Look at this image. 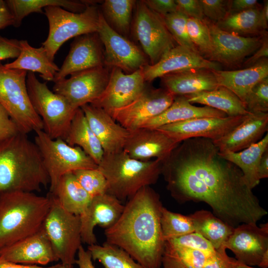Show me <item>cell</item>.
<instances>
[{
    "mask_svg": "<svg viewBox=\"0 0 268 268\" xmlns=\"http://www.w3.org/2000/svg\"><path fill=\"white\" fill-rule=\"evenodd\" d=\"M161 174L176 201L205 202L215 216L234 228L257 224L268 214L241 170L222 157L210 139L180 142L162 161Z\"/></svg>",
    "mask_w": 268,
    "mask_h": 268,
    "instance_id": "6da1fadb",
    "label": "cell"
},
{
    "mask_svg": "<svg viewBox=\"0 0 268 268\" xmlns=\"http://www.w3.org/2000/svg\"><path fill=\"white\" fill-rule=\"evenodd\" d=\"M159 195L149 186L129 199L117 221L105 230L106 242L127 252L145 268H161L165 241Z\"/></svg>",
    "mask_w": 268,
    "mask_h": 268,
    "instance_id": "7a4b0ae2",
    "label": "cell"
},
{
    "mask_svg": "<svg viewBox=\"0 0 268 268\" xmlns=\"http://www.w3.org/2000/svg\"><path fill=\"white\" fill-rule=\"evenodd\" d=\"M50 184L40 151L27 134L19 132L0 142V196L39 192Z\"/></svg>",
    "mask_w": 268,
    "mask_h": 268,
    "instance_id": "3957f363",
    "label": "cell"
},
{
    "mask_svg": "<svg viewBox=\"0 0 268 268\" xmlns=\"http://www.w3.org/2000/svg\"><path fill=\"white\" fill-rule=\"evenodd\" d=\"M51 205L50 195L13 191L0 196V251L39 231Z\"/></svg>",
    "mask_w": 268,
    "mask_h": 268,
    "instance_id": "277c9868",
    "label": "cell"
},
{
    "mask_svg": "<svg viewBox=\"0 0 268 268\" xmlns=\"http://www.w3.org/2000/svg\"><path fill=\"white\" fill-rule=\"evenodd\" d=\"M159 159L139 160L123 150L104 154L98 168L107 183V193L119 200L130 199L141 188L155 183L162 172Z\"/></svg>",
    "mask_w": 268,
    "mask_h": 268,
    "instance_id": "5b68a950",
    "label": "cell"
},
{
    "mask_svg": "<svg viewBox=\"0 0 268 268\" xmlns=\"http://www.w3.org/2000/svg\"><path fill=\"white\" fill-rule=\"evenodd\" d=\"M26 70L6 67L0 62V105L19 132L27 134L43 130L41 118L31 103L26 86Z\"/></svg>",
    "mask_w": 268,
    "mask_h": 268,
    "instance_id": "8992f818",
    "label": "cell"
},
{
    "mask_svg": "<svg viewBox=\"0 0 268 268\" xmlns=\"http://www.w3.org/2000/svg\"><path fill=\"white\" fill-rule=\"evenodd\" d=\"M26 86L32 106L42 121L43 131L52 139H64L77 109L64 96L50 90L34 72L27 73Z\"/></svg>",
    "mask_w": 268,
    "mask_h": 268,
    "instance_id": "52a82bcc",
    "label": "cell"
},
{
    "mask_svg": "<svg viewBox=\"0 0 268 268\" xmlns=\"http://www.w3.org/2000/svg\"><path fill=\"white\" fill-rule=\"evenodd\" d=\"M44 10L49 28L48 37L42 46L53 60L60 48L68 40L97 32L100 13L97 3L89 5L81 13L72 12L57 6H47Z\"/></svg>",
    "mask_w": 268,
    "mask_h": 268,
    "instance_id": "ba28073f",
    "label": "cell"
},
{
    "mask_svg": "<svg viewBox=\"0 0 268 268\" xmlns=\"http://www.w3.org/2000/svg\"><path fill=\"white\" fill-rule=\"evenodd\" d=\"M35 132L34 142L49 177L50 193L63 175L80 169L98 168L94 161L79 147L70 146L62 138L52 139L43 130Z\"/></svg>",
    "mask_w": 268,
    "mask_h": 268,
    "instance_id": "9c48e42d",
    "label": "cell"
},
{
    "mask_svg": "<svg viewBox=\"0 0 268 268\" xmlns=\"http://www.w3.org/2000/svg\"><path fill=\"white\" fill-rule=\"evenodd\" d=\"M51 205L43 228L61 264L73 265L82 245L79 216L66 211L50 193Z\"/></svg>",
    "mask_w": 268,
    "mask_h": 268,
    "instance_id": "30bf717a",
    "label": "cell"
},
{
    "mask_svg": "<svg viewBox=\"0 0 268 268\" xmlns=\"http://www.w3.org/2000/svg\"><path fill=\"white\" fill-rule=\"evenodd\" d=\"M131 28L141 45L149 65L157 63L176 42L167 28L162 16L153 11L142 0H136Z\"/></svg>",
    "mask_w": 268,
    "mask_h": 268,
    "instance_id": "8fae6325",
    "label": "cell"
},
{
    "mask_svg": "<svg viewBox=\"0 0 268 268\" xmlns=\"http://www.w3.org/2000/svg\"><path fill=\"white\" fill-rule=\"evenodd\" d=\"M111 69L104 66L73 73L54 82L53 91L64 96L74 109L91 104L104 92Z\"/></svg>",
    "mask_w": 268,
    "mask_h": 268,
    "instance_id": "7c38bea8",
    "label": "cell"
},
{
    "mask_svg": "<svg viewBox=\"0 0 268 268\" xmlns=\"http://www.w3.org/2000/svg\"><path fill=\"white\" fill-rule=\"evenodd\" d=\"M97 32L103 46L105 66L132 73L149 64L142 49L113 30L104 19L100 9Z\"/></svg>",
    "mask_w": 268,
    "mask_h": 268,
    "instance_id": "4fadbf2b",
    "label": "cell"
},
{
    "mask_svg": "<svg viewBox=\"0 0 268 268\" xmlns=\"http://www.w3.org/2000/svg\"><path fill=\"white\" fill-rule=\"evenodd\" d=\"M174 98L165 88L146 85L133 102L110 115L120 125L132 131L142 128L148 121L162 113L171 105Z\"/></svg>",
    "mask_w": 268,
    "mask_h": 268,
    "instance_id": "5bb4252c",
    "label": "cell"
},
{
    "mask_svg": "<svg viewBox=\"0 0 268 268\" xmlns=\"http://www.w3.org/2000/svg\"><path fill=\"white\" fill-rule=\"evenodd\" d=\"M207 26L212 51L209 60L229 67H238L245 59L261 46L265 34L243 37L223 30L206 18L202 20Z\"/></svg>",
    "mask_w": 268,
    "mask_h": 268,
    "instance_id": "9a60e30c",
    "label": "cell"
},
{
    "mask_svg": "<svg viewBox=\"0 0 268 268\" xmlns=\"http://www.w3.org/2000/svg\"><path fill=\"white\" fill-rule=\"evenodd\" d=\"M248 115L224 118H195L164 125L155 129L178 143L196 137L214 140L232 131L241 124Z\"/></svg>",
    "mask_w": 268,
    "mask_h": 268,
    "instance_id": "2e32d148",
    "label": "cell"
},
{
    "mask_svg": "<svg viewBox=\"0 0 268 268\" xmlns=\"http://www.w3.org/2000/svg\"><path fill=\"white\" fill-rule=\"evenodd\" d=\"M146 86L142 68L126 73L119 68L112 67L104 92L91 105L101 108L110 114L133 102Z\"/></svg>",
    "mask_w": 268,
    "mask_h": 268,
    "instance_id": "e0dca14e",
    "label": "cell"
},
{
    "mask_svg": "<svg viewBox=\"0 0 268 268\" xmlns=\"http://www.w3.org/2000/svg\"><path fill=\"white\" fill-rule=\"evenodd\" d=\"M235 259L246 265L258 266L264 254L268 251V223H242L234 230L224 245Z\"/></svg>",
    "mask_w": 268,
    "mask_h": 268,
    "instance_id": "ac0fdd59",
    "label": "cell"
},
{
    "mask_svg": "<svg viewBox=\"0 0 268 268\" xmlns=\"http://www.w3.org/2000/svg\"><path fill=\"white\" fill-rule=\"evenodd\" d=\"M104 48L97 32L74 38L53 82L84 70L104 66Z\"/></svg>",
    "mask_w": 268,
    "mask_h": 268,
    "instance_id": "d6986e66",
    "label": "cell"
},
{
    "mask_svg": "<svg viewBox=\"0 0 268 268\" xmlns=\"http://www.w3.org/2000/svg\"><path fill=\"white\" fill-rule=\"evenodd\" d=\"M237 261L226 250L207 253L165 241L162 268H236Z\"/></svg>",
    "mask_w": 268,
    "mask_h": 268,
    "instance_id": "ffe728a7",
    "label": "cell"
},
{
    "mask_svg": "<svg viewBox=\"0 0 268 268\" xmlns=\"http://www.w3.org/2000/svg\"><path fill=\"white\" fill-rule=\"evenodd\" d=\"M192 68L221 70V65L203 58L187 47L177 45L165 53L156 64L142 67L146 82L170 73Z\"/></svg>",
    "mask_w": 268,
    "mask_h": 268,
    "instance_id": "44dd1931",
    "label": "cell"
},
{
    "mask_svg": "<svg viewBox=\"0 0 268 268\" xmlns=\"http://www.w3.org/2000/svg\"><path fill=\"white\" fill-rule=\"evenodd\" d=\"M125 205L113 196L106 193L92 198L90 203L80 217L82 242L88 246L96 244L94 232L96 226L107 229L119 219Z\"/></svg>",
    "mask_w": 268,
    "mask_h": 268,
    "instance_id": "7402d4cb",
    "label": "cell"
},
{
    "mask_svg": "<svg viewBox=\"0 0 268 268\" xmlns=\"http://www.w3.org/2000/svg\"><path fill=\"white\" fill-rule=\"evenodd\" d=\"M179 143L157 129L141 128L130 131L123 150L137 160L163 161Z\"/></svg>",
    "mask_w": 268,
    "mask_h": 268,
    "instance_id": "603a6c76",
    "label": "cell"
},
{
    "mask_svg": "<svg viewBox=\"0 0 268 268\" xmlns=\"http://www.w3.org/2000/svg\"><path fill=\"white\" fill-rule=\"evenodd\" d=\"M0 258L28 265H46L59 261L43 227L35 234L1 250Z\"/></svg>",
    "mask_w": 268,
    "mask_h": 268,
    "instance_id": "cb8c5ba5",
    "label": "cell"
},
{
    "mask_svg": "<svg viewBox=\"0 0 268 268\" xmlns=\"http://www.w3.org/2000/svg\"><path fill=\"white\" fill-rule=\"evenodd\" d=\"M91 129L99 140L104 154L123 150L130 131L118 123L103 109L91 104L80 107Z\"/></svg>",
    "mask_w": 268,
    "mask_h": 268,
    "instance_id": "d4e9b609",
    "label": "cell"
},
{
    "mask_svg": "<svg viewBox=\"0 0 268 268\" xmlns=\"http://www.w3.org/2000/svg\"><path fill=\"white\" fill-rule=\"evenodd\" d=\"M268 129V113H250L228 134L212 141L220 153L238 152L261 140Z\"/></svg>",
    "mask_w": 268,
    "mask_h": 268,
    "instance_id": "484cf974",
    "label": "cell"
},
{
    "mask_svg": "<svg viewBox=\"0 0 268 268\" xmlns=\"http://www.w3.org/2000/svg\"><path fill=\"white\" fill-rule=\"evenodd\" d=\"M160 78L164 88L175 96L210 91L219 86L212 70L206 68H192L170 73Z\"/></svg>",
    "mask_w": 268,
    "mask_h": 268,
    "instance_id": "4316f807",
    "label": "cell"
},
{
    "mask_svg": "<svg viewBox=\"0 0 268 268\" xmlns=\"http://www.w3.org/2000/svg\"><path fill=\"white\" fill-rule=\"evenodd\" d=\"M219 86L236 95L244 103L253 87L268 77V59L264 58L246 68L234 70H212Z\"/></svg>",
    "mask_w": 268,
    "mask_h": 268,
    "instance_id": "83f0119b",
    "label": "cell"
},
{
    "mask_svg": "<svg viewBox=\"0 0 268 268\" xmlns=\"http://www.w3.org/2000/svg\"><path fill=\"white\" fill-rule=\"evenodd\" d=\"M227 116L223 112L206 106L193 105L185 96H175L173 102L167 109L148 121L142 128L155 129L164 125L195 118Z\"/></svg>",
    "mask_w": 268,
    "mask_h": 268,
    "instance_id": "f1b7e54d",
    "label": "cell"
},
{
    "mask_svg": "<svg viewBox=\"0 0 268 268\" xmlns=\"http://www.w3.org/2000/svg\"><path fill=\"white\" fill-rule=\"evenodd\" d=\"M20 53L13 62L6 64L8 68L37 72L45 80L53 81L60 68L48 56L42 46L39 48L32 47L27 40H20Z\"/></svg>",
    "mask_w": 268,
    "mask_h": 268,
    "instance_id": "f546056e",
    "label": "cell"
},
{
    "mask_svg": "<svg viewBox=\"0 0 268 268\" xmlns=\"http://www.w3.org/2000/svg\"><path fill=\"white\" fill-rule=\"evenodd\" d=\"M64 140L70 146L81 148L98 165L101 162L103 149L80 108L76 110Z\"/></svg>",
    "mask_w": 268,
    "mask_h": 268,
    "instance_id": "4dcf8cb0",
    "label": "cell"
},
{
    "mask_svg": "<svg viewBox=\"0 0 268 268\" xmlns=\"http://www.w3.org/2000/svg\"><path fill=\"white\" fill-rule=\"evenodd\" d=\"M13 19V26L18 27L24 18L33 12L44 13L43 8L49 6H60L74 13L83 12L95 0H5Z\"/></svg>",
    "mask_w": 268,
    "mask_h": 268,
    "instance_id": "1f68e13d",
    "label": "cell"
},
{
    "mask_svg": "<svg viewBox=\"0 0 268 268\" xmlns=\"http://www.w3.org/2000/svg\"><path fill=\"white\" fill-rule=\"evenodd\" d=\"M50 193L66 211L79 216L85 212L92 199L73 173L63 175Z\"/></svg>",
    "mask_w": 268,
    "mask_h": 268,
    "instance_id": "d6a6232c",
    "label": "cell"
},
{
    "mask_svg": "<svg viewBox=\"0 0 268 268\" xmlns=\"http://www.w3.org/2000/svg\"><path fill=\"white\" fill-rule=\"evenodd\" d=\"M185 96L191 104L204 105L222 111L227 116H244L250 113L236 95L222 86L212 90L201 91Z\"/></svg>",
    "mask_w": 268,
    "mask_h": 268,
    "instance_id": "836d02e7",
    "label": "cell"
},
{
    "mask_svg": "<svg viewBox=\"0 0 268 268\" xmlns=\"http://www.w3.org/2000/svg\"><path fill=\"white\" fill-rule=\"evenodd\" d=\"M268 149V134L267 133L259 141L244 150L219 154L241 170L246 183L253 190L260 183L258 176V165L263 154Z\"/></svg>",
    "mask_w": 268,
    "mask_h": 268,
    "instance_id": "e575fe53",
    "label": "cell"
},
{
    "mask_svg": "<svg viewBox=\"0 0 268 268\" xmlns=\"http://www.w3.org/2000/svg\"><path fill=\"white\" fill-rule=\"evenodd\" d=\"M189 216L192 221L195 232L209 241L216 250H226L224 245L234 227L206 210H197Z\"/></svg>",
    "mask_w": 268,
    "mask_h": 268,
    "instance_id": "d590c367",
    "label": "cell"
},
{
    "mask_svg": "<svg viewBox=\"0 0 268 268\" xmlns=\"http://www.w3.org/2000/svg\"><path fill=\"white\" fill-rule=\"evenodd\" d=\"M135 2L134 0H105L99 6L108 25L127 38L131 29L133 11Z\"/></svg>",
    "mask_w": 268,
    "mask_h": 268,
    "instance_id": "8d00e7d4",
    "label": "cell"
},
{
    "mask_svg": "<svg viewBox=\"0 0 268 268\" xmlns=\"http://www.w3.org/2000/svg\"><path fill=\"white\" fill-rule=\"evenodd\" d=\"M262 6L228 14L223 20L215 24L223 30L241 36L261 35L267 31L263 30L260 25V13Z\"/></svg>",
    "mask_w": 268,
    "mask_h": 268,
    "instance_id": "74e56055",
    "label": "cell"
},
{
    "mask_svg": "<svg viewBox=\"0 0 268 268\" xmlns=\"http://www.w3.org/2000/svg\"><path fill=\"white\" fill-rule=\"evenodd\" d=\"M93 261H98L103 268H145L127 252L106 242L102 245L88 246Z\"/></svg>",
    "mask_w": 268,
    "mask_h": 268,
    "instance_id": "f35d334b",
    "label": "cell"
},
{
    "mask_svg": "<svg viewBox=\"0 0 268 268\" xmlns=\"http://www.w3.org/2000/svg\"><path fill=\"white\" fill-rule=\"evenodd\" d=\"M160 223L165 241L195 232L189 216L172 212L164 206L161 210Z\"/></svg>",
    "mask_w": 268,
    "mask_h": 268,
    "instance_id": "ab89813d",
    "label": "cell"
},
{
    "mask_svg": "<svg viewBox=\"0 0 268 268\" xmlns=\"http://www.w3.org/2000/svg\"><path fill=\"white\" fill-rule=\"evenodd\" d=\"M187 29L192 42L199 53L209 60L212 51V45L208 28L203 20L189 17Z\"/></svg>",
    "mask_w": 268,
    "mask_h": 268,
    "instance_id": "60d3db41",
    "label": "cell"
},
{
    "mask_svg": "<svg viewBox=\"0 0 268 268\" xmlns=\"http://www.w3.org/2000/svg\"><path fill=\"white\" fill-rule=\"evenodd\" d=\"M162 17L167 28L178 45L199 53L188 35L186 24L189 17L187 15L178 10Z\"/></svg>",
    "mask_w": 268,
    "mask_h": 268,
    "instance_id": "b9f144b4",
    "label": "cell"
},
{
    "mask_svg": "<svg viewBox=\"0 0 268 268\" xmlns=\"http://www.w3.org/2000/svg\"><path fill=\"white\" fill-rule=\"evenodd\" d=\"M77 180L92 197L107 193L106 179L98 169H85L73 172Z\"/></svg>",
    "mask_w": 268,
    "mask_h": 268,
    "instance_id": "7bdbcfd3",
    "label": "cell"
},
{
    "mask_svg": "<svg viewBox=\"0 0 268 268\" xmlns=\"http://www.w3.org/2000/svg\"><path fill=\"white\" fill-rule=\"evenodd\" d=\"M244 105L249 113L268 111V77H266L252 89Z\"/></svg>",
    "mask_w": 268,
    "mask_h": 268,
    "instance_id": "ee69618b",
    "label": "cell"
},
{
    "mask_svg": "<svg viewBox=\"0 0 268 268\" xmlns=\"http://www.w3.org/2000/svg\"><path fill=\"white\" fill-rule=\"evenodd\" d=\"M171 244L207 253H215L217 251L210 243L202 236L196 232L181 236L168 241Z\"/></svg>",
    "mask_w": 268,
    "mask_h": 268,
    "instance_id": "f6af8a7d",
    "label": "cell"
},
{
    "mask_svg": "<svg viewBox=\"0 0 268 268\" xmlns=\"http://www.w3.org/2000/svg\"><path fill=\"white\" fill-rule=\"evenodd\" d=\"M205 18L216 23L228 14V0H199Z\"/></svg>",
    "mask_w": 268,
    "mask_h": 268,
    "instance_id": "bcb514c9",
    "label": "cell"
},
{
    "mask_svg": "<svg viewBox=\"0 0 268 268\" xmlns=\"http://www.w3.org/2000/svg\"><path fill=\"white\" fill-rule=\"evenodd\" d=\"M178 10L188 17L202 20L205 17L199 0H175Z\"/></svg>",
    "mask_w": 268,
    "mask_h": 268,
    "instance_id": "7dc6e473",
    "label": "cell"
},
{
    "mask_svg": "<svg viewBox=\"0 0 268 268\" xmlns=\"http://www.w3.org/2000/svg\"><path fill=\"white\" fill-rule=\"evenodd\" d=\"M20 53V41L0 36V62L17 58Z\"/></svg>",
    "mask_w": 268,
    "mask_h": 268,
    "instance_id": "c3c4849f",
    "label": "cell"
},
{
    "mask_svg": "<svg viewBox=\"0 0 268 268\" xmlns=\"http://www.w3.org/2000/svg\"><path fill=\"white\" fill-rule=\"evenodd\" d=\"M15 123L0 105V142L19 133Z\"/></svg>",
    "mask_w": 268,
    "mask_h": 268,
    "instance_id": "681fc988",
    "label": "cell"
},
{
    "mask_svg": "<svg viewBox=\"0 0 268 268\" xmlns=\"http://www.w3.org/2000/svg\"><path fill=\"white\" fill-rule=\"evenodd\" d=\"M150 9L162 16L178 10L175 0H143Z\"/></svg>",
    "mask_w": 268,
    "mask_h": 268,
    "instance_id": "f907efd6",
    "label": "cell"
},
{
    "mask_svg": "<svg viewBox=\"0 0 268 268\" xmlns=\"http://www.w3.org/2000/svg\"><path fill=\"white\" fill-rule=\"evenodd\" d=\"M228 14L240 12L262 6L257 0H228Z\"/></svg>",
    "mask_w": 268,
    "mask_h": 268,
    "instance_id": "816d5d0a",
    "label": "cell"
},
{
    "mask_svg": "<svg viewBox=\"0 0 268 268\" xmlns=\"http://www.w3.org/2000/svg\"><path fill=\"white\" fill-rule=\"evenodd\" d=\"M268 37L267 32L263 38L262 43L260 47L248 58L243 63L244 67H250L264 58H268Z\"/></svg>",
    "mask_w": 268,
    "mask_h": 268,
    "instance_id": "f5cc1de1",
    "label": "cell"
},
{
    "mask_svg": "<svg viewBox=\"0 0 268 268\" xmlns=\"http://www.w3.org/2000/svg\"><path fill=\"white\" fill-rule=\"evenodd\" d=\"M75 264L78 268H95L90 253L81 245L77 252Z\"/></svg>",
    "mask_w": 268,
    "mask_h": 268,
    "instance_id": "db71d44e",
    "label": "cell"
},
{
    "mask_svg": "<svg viewBox=\"0 0 268 268\" xmlns=\"http://www.w3.org/2000/svg\"><path fill=\"white\" fill-rule=\"evenodd\" d=\"M13 25V17L5 1L0 0V30Z\"/></svg>",
    "mask_w": 268,
    "mask_h": 268,
    "instance_id": "11a10c76",
    "label": "cell"
},
{
    "mask_svg": "<svg viewBox=\"0 0 268 268\" xmlns=\"http://www.w3.org/2000/svg\"><path fill=\"white\" fill-rule=\"evenodd\" d=\"M60 264L50 267H41L37 265H28L14 263L0 258V268H58Z\"/></svg>",
    "mask_w": 268,
    "mask_h": 268,
    "instance_id": "9f6ffc18",
    "label": "cell"
},
{
    "mask_svg": "<svg viewBox=\"0 0 268 268\" xmlns=\"http://www.w3.org/2000/svg\"><path fill=\"white\" fill-rule=\"evenodd\" d=\"M258 176L260 180L268 177V149L264 152L260 159Z\"/></svg>",
    "mask_w": 268,
    "mask_h": 268,
    "instance_id": "6f0895ef",
    "label": "cell"
},
{
    "mask_svg": "<svg viewBox=\"0 0 268 268\" xmlns=\"http://www.w3.org/2000/svg\"><path fill=\"white\" fill-rule=\"evenodd\" d=\"M260 23L262 29L266 30L268 27V0L264 1L260 13Z\"/></svg>",
    "mask_w": 268,
    "mask_h": 268,
    "instance_id": "680465c9",
    "label": "cell"
},
{
    "mask_svg": "<svg viewBox=\"0 0 268 268\" xmlns=\"http://www.w3.org/2000/svg\"><path fill=\"white\" fill-rule=\"evenodd\" d=\"M258 267L259 268H268V251L264 254Z\"/></svg>",
    "mask_w": 268,
    "mask_h": 268,
    "instance_id": "91938a15",
    "label": "cell"
},
{
    "mask_svg": "<svg viewBox=\"0 0 268 268\" xmlns=\"http://www.w3.org/2000/svg\"><path fill=\"white\" fill-rule=\"evenodd\" d=\"M236 268H256L246 265L237 261Z\"/></svg>",
    "mask_w": 268,
    "mask_h": 268,
    "instance_id": "94428289",
    "label": "cell"
},
{
    "mask_svg": "<svg viewBox=\"0 0 268 268\" xmlns=\"http://www.w3.org/2000/svg\"><path fill=\"white\" fill-rule=\"evenodd\" d=\"M58 268H73V265L60 264Z\"/></svg>",
    "mask_w": 268,
    "mask_h": 268,
    "instance_id": "6125c7cd",
    "label": "cell"
}]
</instances>
